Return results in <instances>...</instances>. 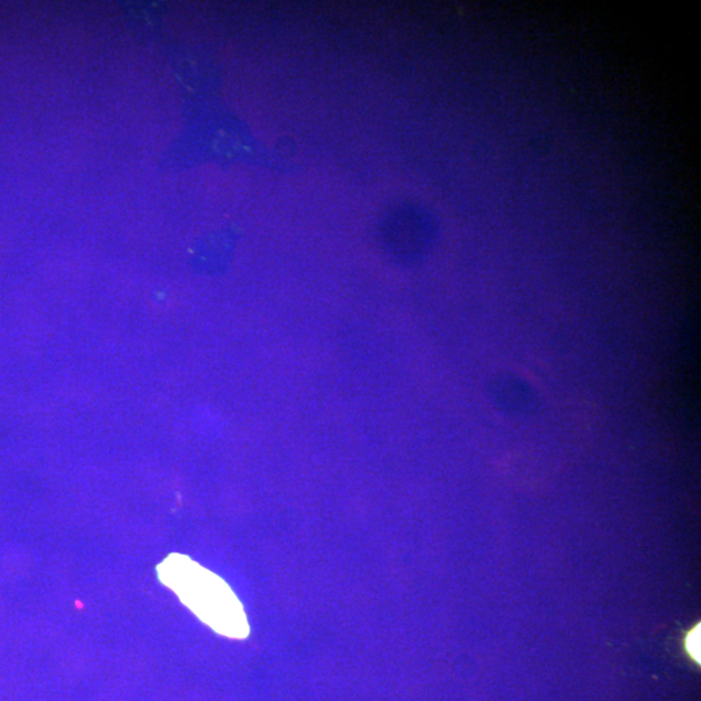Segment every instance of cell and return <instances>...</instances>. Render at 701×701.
<instances>
[{"instance_id":"6da1fadb","label":"cell","mask_w":701,"mask_h":701,"mask_svg":"<svg viewBox=\"0 0 701 701\" xmlns=\"http://www.w3.org/2000/svg\"><path fill=\"white\" fill-rule=\"evenodd\" d=\"M158 578L180 602L215 632L229 638L248 637L250 627L240 600L220 577L183 555H172L157 568Z\"/></svg>"},{"instance_id":"7a4b0ae2","label":"cell","mask_w":701,"mask_h":701,"mask_svg":"<svg viewBox=\"0 0 701 701\" xmlns=\"http://www.w3.org/2000/svg\"><path fill=\"white\" fill-rule=\"evenodd\" d=\"M497 409L511 416H529L539 408V397L529 383L511 374L497 375L491 385Z\"/></svg>"},{"instance_id":"3957f363","label":"cell","mask_w":701,"mask_h":701,"mask_svg":"<svg viewBox=\"0 0 701 701\" xmlns=\"http://www.w3.org/2000/svg\"><path fill=\"white\" fill-rule=\"evenodd\" d=\"M686 648H688L689 654L695 659L698 662L700 661V625H698L693 631L689 634L688 639H686Z\"/></svg>"}]
</instances>
